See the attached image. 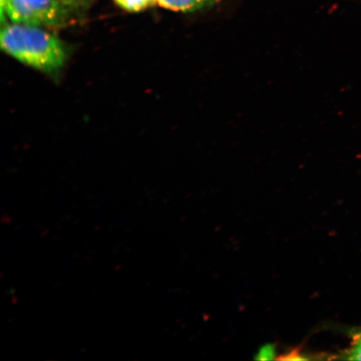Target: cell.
I'll list each match as a JSON object with an SVG mask.
<instances>
[{"mask_svg": "<svg viewBox=\"0 0 361 361\" xmlns=\"http://www.w3.org/2000/svg\"><path fill=\"white\" fill-rule=\"evenodd\" d=\"M0 44L8 56L45 73L60 70L66 61V49L61 39L40 27L6 24Z\"/></svg>", "mask_w": 361, "mask_h": 361, "instance_id": "1", "label": "cell"}, {"mask_svg": "<svg viewBox=\"0 0 361 361\" xmlns=\"http://www.w3.org/2000/svg\"><path fill=\"white\" fill-rule=\"evenodd\" d=\"M4 11L16 24L40 28L61 25L66 17L58 0H7Z\"/></svg>", "mask_w": 361, "mask_h": 361, "instance_id": "2", "label": "cell"}, {"mask_svg": "<svg viewBox=\"0 0 361 361\" xmlns=\"http://www.w3.org/2000/svg\"><path fill=\"white\" fill-rule=\"evenodd\" d=\"M214 0H156V4L176 12H192L209 6Z\"/></svg>", "mask_w": 361, "mask_h": 361, "instance_id": "3", "label": "cell"}, {"mask_svg": "<svg viewBox=\"0 0 361 361\" xmlns=\"http://www.w3.org/2000/svg\"><path fill=\"white\" fill-rule=\"evenodd\" d=\"M116 3L125 11L140 12L156 4V0H115Z\"/></svg>", "mask_w": 361, "mask_h": 361, "instance_id": "4", "label": "cell"}, {"mask_svg": "<svg viewBox=\"0 0 361 361\" xmlns=\"http://www.w3.org/2000/svg\"><path fill=\"white\" fill-rule=\"evenodd\" d=\"M344 355L347 360H361V332L355 334L350 348Z\"/></svg>", "mask_w": 361, "mask_h": 361, "instance_id": "5", "label": "cell"}, {"mask_svg": "<svg viewBox=\"0 0 361 361\" xmlns=\"http://www.w3.org/2000/svg\"><path fill=\"white\" fill-rule=\"evenodd\" d=\"M274 358V348L273 346L267 345L263 347L259 351L257 359L259 360H272Z\"/></svg>", "mask_w": 361, "mask_h": 361, "instance_id": "6", "label": "cell"}, {"mask_svg": "<svg viewBox=\"0 0 361 361\" xmlns=\"http://www.w3.org/2000/svg\"><path fill=\"white\" fill-rule=\"evenodd\" d=\"M304 355H302L299 350H293L290 352V353H288L283 357H281L279 359L281 360H307L308 358L305 357V356H303Z\"/></svg>", "mask_w": 361, "mask_h": 361, "instance_id": "7", "label": "cell"}, {"mask_svg": "<svg viewBox=\"0 0 361 361\" xmlns=\"http://www.w3.org/2000/svg\"><path fill=\"white\" fill-rule=\"evenodd\" d=\"M6 3H7V0H0V6H1L2 21H4V8H6Z\"/></svg>", "mask_w": 361, "mask_h": 361, "instance_id": "8", "label": "cell"}, {"mask_svg": "<svg viewBox=\"0 0 361 361\" xmlns=\"http://www.w3.org/2000/svg\"><path fill=\"white\" fill-rule=\"evenodd\" d=\"M61 2L67 4V6H73L75 4V0H61Z\"/></svg>", "mask_w": 361, "mask_h": 361, "instance_id": "9", "label": "cell"}, {"mask_svg": "<svg viewBox=\"0 0 361 361\" xmlns=\"http://www.w3.org/2000/svg\"><path fill=\"white\" fill-rule=\"evenodd\" d=\"M79 0H75V4L78 3Z\"/></svg>", "mask_w": 361, "mask_h": 361, "instance_id": "10", "label": "cell"}]
</instances>
